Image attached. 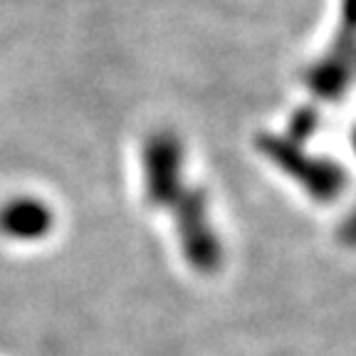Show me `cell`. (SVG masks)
<instances>
[{"label": "cell", "mask_w": 356, "mask_h": 356, "mask_svg": "<svg viewBox=\"0 0 356 356\" xmlns=\"http://www.w3.org/2000/svg\"><path fill=\"white\" fill-rule=\"evenodd\" d=\"M144 163V193L154 208H166L186 186V151L176 134L161 129L146 139L141 151Z\"/></svg>", "instance_id": "3"}, {"label": "cell", "mask_w": 356, "mask_h": 356, "mask_svg": "<svg viewBox=\"0 0 356 356\" xmlns=\"http://www.w3.org/2000/svg\"><path fill=\"white\" fill-rule=\"evenodd\" d=\"M166 211L173 216L186 262L203 275L216 273L222 265V243L218 230L213 228L206 191L184 186L171 198Z\"/></svg>", "instance_id": "2"}, {"label": "cell", "mask_w": 356, "mask_h": 356, "mask_svg": "<svg viewBox=\"0 0 356 356\" xmlns=\"http://www.w3.org/2000/svg\"><path fill=\"white\" fill-rule=\"evenodd\" d=\"M317 127H319V114H317V111L309 109V106H302V109H297L295 114H292V119H289V127H287V134H284V136L305 146L307 141L314 136Z\"/></svg>", "instance_id": "6"}, {"label": "cell", "mask_w": 356, "mask_h": 356, "mask_svg": "<svg viewBox=\"0 0 356 356\" xmlns=\"http://www.w3.org/2000/svg\"><path fill=\"white\" fill-rule=\"evenodd\" d=\"M356 60V0H346L344 17H341L339 35L332 50L312 67L307 74L312 95L322 102H337L351 82Z\"/></svg>", "instance_id": "4"}, {"label": "cell", "mask_w": 356, "mask_h": 356, "mask_svg": "<svg viewBox=\"0 0 356 356\" xmlns=\"http://www.w3.org/2000/svg\"><path fill=\"white\" fill-rule=\"evenodd\" d=\"M257 149L267 161L277 166L284 176H289L317 203H332L344 193L349 176L344 166L327 156H314L297 141L280 136V134H260Z\"/></svg>", "instance_id": "1"}, {"label": "cell", "mask_w": 356, "mask_h": 356, "mask_svg": "<svg viewBox=\"0 0 356 356\" xmlns=\"http://www.w3.org/2000/svg\"><path fill=\"white\" fill-rule=\"evenodd\" d=\"M351 146H354V151H356V129H354V136H351Z\"/></svg>", "instance_id": "8"}, {"label": "cell", "mask_w": 356, "mask_h": 356, "mask_svg": "<svg viewBox=\"0 0 356 356\" xmlns=\"http://www.w3.org/2000/svg\"><path fill=\"white\" fill-rule=\"evenodd\" d=\"M339 238L344 245L349 248H356V206L351 208V213L344 218V222L339 225Z\"/></svg>", "instance_id": "7"}, {"label": "cell", "mask_w": 356, "mask_h": 356, "mask_svg": "<svg viewBox=\"0 0 356 356\" xmlns=\"http://www.w3.org/2000/svg\"><path fill=\"white\" fill-rule=\"evenodd\" d=\"M52 222V211L38 198H13L0 208V233L13 240H42Z\"/></svg>", "instance_id": "5"}]
</instances>
